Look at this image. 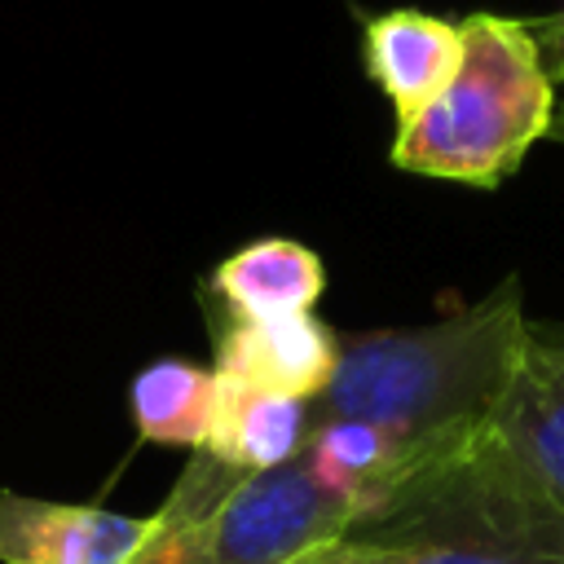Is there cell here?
<instances>
[{"label":"cell","mask_w":564,"mask_h":564,"mask_svg":"<svg viewBox=\"0 0 564 564\" xmlns=\"http://www.w3.org/2000/svg\"><path fill=\"white\" fill-rule=\"evenodd\" d=\"M291 564H410L405 551H392V546H375V542H361V538H339L330 546H317Z\"/></svg>","instance_id":"obj_14"},{"label":"cell","mask_w":564,"mask_h":564,"mask_svg":"<svg viewBox=\"0 0 564 564\" xmlns=\"http://www.w3.org/2000/svg\"><path fill=\"white\" fill-rule=\"evenodd\" d=\"M216 397H220L216 366H198L185 357H159L145 370H137L128 388V410L145 441L203 449L212 432Z\"/></svg>","instance_id":"obj_12"},{"label":"cell","mask_w":564,"mask_h":564,"mask_svg":"<svg viewBox=\"0 0 564 564\" xmlns=\"http://www.w3.org/2000/svg\"><path fill=\"white\" fill-rule=\"evenodd\" d=\"M498 432L564 502V339L533 330L516 388L498 414Z\"/></svg>","instance_id":"obj_10"},{"label":"cell","mask_w":564,"mask_h":564,"mask_svg":"<svg viewBox=\"0 0 564 564\" xmlns=\"http://www.w3.org/2000/svg\"><path fill=\"white\" fill-rule=\"evenodd\" d=\"M366 75L392 101L397 128L423 115L463 62V22L423 13V9H388L366 22L361 35Z\"/></svg>","instance_id":"obj_6"},{"label":"cell","mask_w":564,"mask_h":564,"mask_svg":"<svg viewBox=\"0 0 564 564\" xmlns=\"http://www.w3.org/2000/svg\"><path fill=\"white\" fill-rule=\"evenodd\" d=\"M529 31L542 48V62L555 79V88H564V9L560 13H542V18H529Z\"/></svg>","instance_id":"obj_15"},{"label":"cell","mask_w":564,"mask_h":564,"mask_svg":"<svg viewBox=\"0 0 564 564\" xmlns=\"http://www.w3.org/2000/svg\"><path fill=\"white\" fill-rule=\"evenodd\" d=\"M150 533L154 511L123 516L0 489V564H128Z\"/></svg>","instance_id":"obj_5"},{"label":"cell","mask_w":564,"mask_h":564,"mask_svg":"<svg viewBox=\"0 0 564 564\" xmlns=\"http://www.w3.org/2000/svg\"><path fill=\"white\" fill-rule=\"evenodd\" d=\"M357 507L317 485L304 454L282 467L247 471L212 516L216 564H291L317 546L348 538Z\"/></svg>","instance_id":"obj_4"},{"label":"cell","mask_w":564,"mask_h":564,"mask_svg":"<svg viewBox=\"0 0 564 564\" xmlns=\"http://www.w3.org/2000/svg\"><path fill=\"white\" fill-rule=\"evenodd\" d=\"M555 79L529 18L467 13L463 62L445 93L397 128L392 163L414 176L494 189L551 132Z\"/></svg>","instance_id":"obj_3"},{"label":"cell","mask_w":564,"mask_h":564,"mask_svg":"<svg viewBox=\"0 0 564 564\" xmlns=\"http://www.w3.org/2000/svg\"><path fill=\"white\" fill-rule=\"evenodd\" d=\"M348 538L410 564H564V502L494 427L401 476Z\"/></svg>","instance_id":"obj_2"},{"label":"cell","mask_w":564,"mask_h":564,"mask_svg":"<svg viewBox=\"0 0 564 564\" xmlns=\"http://www.w3.org/2000/svg\"><path fill=\"white\" fill-rule=\"evenodd\" d=\"M238 476L242 471L194 449L185 476L176 480L167 502L154 511V533L137 546V555L128 564H216L212 560V516Z\"/></svg>","instance_id":"obj_13"},{"label":"cell","mask_w":564,"mask_h":564,"mask_svg":"<svg viewBox=\"0 0 564 564\" xmlns=\"http://www.w3.org/2000/svg\"><path fill=\"white\" fill-rule=\"evenodd\" d=\"M304 463L344 502L357 507V520L392 494V485L405 476L397 445L366 419H344V414H322L317 427L304 436Z\"/></svg>","instance_id":"obj_11"},{"label":"cell","mask_w":564,"mask_h":564,"mask_svg":"<svg viewBox=\"0 0 564 564\" xmlns=\"http://www.w3.org/2000/svg\"><path fill=\"white\" fill-rule=\"evenodd\" d=\"M300 449H304V401L220 375V397L203 454L247 476V471L282 467Z\"/></svg>","instance_id":"obj_9"},{"label":"cell","mask_w":564,"mask_h":564,"mask_svg":"<svg viewBox=\"0 0 564 564\" xmlns=\"http://www.w3.org/2000/svg\"><path fill=\"white\" fill-rule=\"evenodd\" d=\"M335 361H339V335L313 313L229 322L216 344V375L295 401L322 397L335 375Z\"/></svg>","instance_id":"obj_7"},{"label":"cell","mask_w":564,"mask_h":564,"mask_svg":"<svg viewBox=\"0 0 564 564\" xmlns=\"http://www.w3.org/2000/svg\"><path fill=\"white\" fill-rule=\"evenodd\" d=\"M546 137H551V141H560V145H564V101H560V106H555V119H551V132H546Z\"/></svg>","instance_id":"obj_16"},{"label":"cell","mask_w":564,"mask_h":564,"mask_svg":"<svg viewBox=\"0 0 564 564\" xmlns=\"http://www.w3.org/2000/svg\"><path fill=\"white\" fill-rule=\"evenodd\" d=\"M529 339L533 326L524 322L520 282L507 278L480 304L432 326L339 339L335 375L317 401L322 414L375 423L410 476L498 427Z\"/></svg>","instance_id":"obj_1"},{"label":"cell","mask_w":564,"mask_h":564,"mask_svg":"<svg viewBox=\"0 0 564 564\" xmlns=\"http://www.w3.org/2000/svg\"><path fill=\"white\" fill-rule=\"evenodd\" d=\"M212 291L225 300L229 322L313 313L326 291V264L317 251L291 238H260L225 256L212 273Z\"/></svg>","instance_id":"obj_8"}]
</instances>
